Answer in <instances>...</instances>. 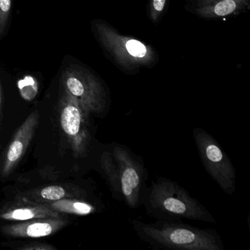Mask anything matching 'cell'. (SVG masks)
Returning <instances> with one entry per match:
<instances>
[{
	"instance_id": "cell-1",
	"label": "cell",
	"mask_w": 250,
	"mask_h": 250,
	"mask_svg": "<svg viewBox=\"0 0 250 250\" xmlns=\"http://www.w3.org/2000/svg\"><path fill=\"white\" fill-rule=\"evenodd\" d=\"M131 225L142 241L155 249L177 250H223L214 229H200L180 221L162 220L147 224L133 219Z\"/></svg>"
},
{
	"instance_id": "cell-2",
	"label": "cell",
	"mask_w": 250,
	"mask_h": 250,
	"mask_svg": "<svg viewBox=\"0 0 250 250\" xmlns=\"http://www.w3.org/2000/svg\"><path fill=\"white\" fill-rule=\"evenodd\" d=\"M147 213L162 220L181 221L186 219L216 224V219L198 200L176 182L165 178L153 181L143 192Z\"/></svg>"
},
{
	"instance_id": "cell-3",
	"label": "cell",
	"mask_w": 250,
	"mask_h": 250,
	"mask_svg": "<svg viewBox=\"0 0 250 250\" xmlns=\"http://www.w3.org/2000/svg\"><path fill=\"white\" fill-rule=\"evenodd\" d=\"M103 166L114 197L130 208H137L146 181V169L140 157L124 145L115 143L104 154Z\"/></svg>"
},
{
	"instance_id": "cell-4",
	"label": "cell",
	"mask_w": 250,
	"mask_h": 250,
	"mask_svg": "<svg viewBox=\"0 0 250 250\" xmlns=\"http://www.w3.org/2000/svg\"><path fill=\"white\" fill-rule=\"evenodd\" d=\"M193 137L205 169L226 194L232 195L235 192L236 177L230 159L206 130L194 128Z\"/></svg>"
},
{
	"instance_id": "cell-5",
	"label": "cell",
	"mask_w": 250,
	"mask_h": 250,
	"mask_svg": "<svg viewBox=\"0 0 250 250\" xmlns=\"http://www.w3.org/2000/svg\"><path fill=\"white\" fill-rule=\"evenodd\" d=\"M62 68V84L68 94L94 112H103L106 95L97 79L77 64H65Z\"/></svg>"
},
{
	"instance_id": "cell-6",
	"label": "cell",
	"mask_w": 250,
	"mask_h": 250,
	"mask_svg": "<svg viewBox=\"0 0 250 250\" xmlns=\"http://www.w3.org/2000/svg\"><path fill=\"white\" fill-rule=\"evenodd\" d=\"M82 116L80 109L74 104L67 105L61 115V125L68 135L75 136L81 128Z\"/></svg>"
},
{
	"instance_id": "cell-7",
	"label": "cell",
	"mask_w": 250,
	"mask_h": 250,
	"mask_svg": "<svg viewBox=\"0 0 250 250\" xmlns=\"http://www.w3.org/2000/svg\"><path fill=\"white\" fill-rule=\"evenodd\" d=\"M244 0H216L210 1L213 5H210V9L205 12L212 14L215 17H221L229 15L236 11ZM207 7V8H209Z\"/></svg>"
},
{
	"instance_id": "cell-8",
	"label": "cell",
	"mask_w": 250,
	"mask_h": 250,
	"mask_svg": "<svg viewBox=\"0 0 250 250\" xmlns=\"http://www.w3.org/2000/svg\"><path fill=\"white\" fill-rule=\"evenodd\" d=\"M12 4L13 0H0V41L5 37L8 32Z\"/></svg>"
},
{
	"instance_id": "cell-9",
	"label": "cell",
	"mask_w": 250,
	"mask_h": 250,
	"mask_svg": "<svg viewBox=\"0 0 250 250\" xmlns=\"http://www.w3.org/2000/svg\"><path fill=\"white\" fill-rule=\"evenodd\" d=\"M125 50L132 58H143L147 55V48L141 42L135 39H128L125 42Z\"/></svg>"
},
{
	"instance_id": "cell-10",
	"label": "cell",
	"mask_w": 250,
	"mask_h": 250,
	"mask_svg": "<svg viewBox=\"0 0 250 250\" xmlns=\"http://www.w3.org/2000/svg\"><path fill=\"white\" fill-rule=\"evenodd\" d=\"M52 227L47 223H34L29 225L27 233L29 236L43 237L52 232Z\"/></svg>"
},
{
	"instance_id": "cell-11",
	"label": "cell",
	"mask_w": 250,
	"mask_h": 250,
	"mask_svg": "<svg viewBox=\"0 0 250 250\" xmlns=\"http://www.w3.org/2000/svg\"><path fill=\"white\" fill-rule=\"evenodd\" d=\"M41 194L42 197L46 200H56L62 198L65 196V191L61 187L52 186L43 188Z\"/></svg>"
},
{
	"instance_id": "cell-12",
	"label": "cell",
	"mask_w": 250,
	"mask_h": 250,
	"mask_svg": "<svg viewBox=\"0 0 250 250\" xmlns=\"http://www.w3.org/2000/svg\"><path fill=\"white\" fill-rule=\"evenodd\" d=\"M24 146L21 141L16 140L11 144L8 153V159L10 162H16L22 154Z\"/></svg>"
},
{
	"instance_id": "cell-13",
	"label": "cell",
	"mask_w": 250,
	"mask_h": 250,
	"mask_svg": "<svg viewBox=\"0 0 250 250\" xmlns=\"http://www.w3.org/2000/svg\"><path fill=\"white\" fill-rule=\"evenodd\" d=\"M33 216H34V213L29 209H17L11 214V217L18 220H27V219H32Z\"/></svg>"
},
{
	"instance_id": "cell-14",
	"label": "cell",
	"mask_w": 250,
	"mask_h": 250,
	"mask_svg": "<svg viewBox=\"0 0 250 250\" xmlns=\"http://www.w3.org/2000/svg\"><path fill=\"white\" fill-rule=\"evenodd\" d=\"M73 208H74V211L79 214H87L91 213L93 210V208L90 205L81 203V202H76L73 203Z\"/></svg>"
},
{
	"instance_id": "cell-15",
	"label": "cell",
	"mask_w": 250,
	"mask_h": 250,
	"mask_svg": "<svg viewBox=\"0 0 250 250\" xmlns=\"http://www.w3.org/2000/svg\"><path fill=\"white\" fill-rule=\"evenodd\" d=\"M166 0H153V6L156 12H162L165 8Z\"/></svg>"
}]
</instances>
